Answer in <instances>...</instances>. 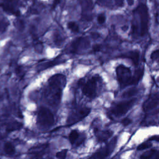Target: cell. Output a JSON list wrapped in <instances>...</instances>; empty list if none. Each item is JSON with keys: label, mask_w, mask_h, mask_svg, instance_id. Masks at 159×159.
Here are the masks:
<instances>
[{"label": "cell", "mask_w": 159, "mask_h": 159, "mask_svg": "<svg viewBox=\"0 0 159 159\" xmlns=\"http://www.w3.org/2000/svg\"><path fill=\"white\" fill-rule=\"evenodd\" d=\"M4 151L8 155H13L15 153V147L11 142H6L4 145Z\"/></svg>", "instance_id": "cell-16"}, {"label": "cell", "mask_w": 159, "mask_h": 159, "mask_svg": "<svg viewBox=\"0 0 159 159\" xmlns=\"http://www.w3.org/2000/svg\"><path fill=\"white\" fill-rule=\"evenodd\" d=\"M49 148V144H40L34 147H33L29 151V156L35 159H39L43 157L47 152Z\"/></svg>", "instance_id": "cell-8"}, {"label": "cell", "mask_w": 159, "mask_h": 159, "mask_svg": "<svg viewBox=\"0 0 159 159\" xmlns=\"http://www.w3.org/2000/svg\"><path fill=\"white\" fill-rule=\"evenodd\" d=\"M144 74V69L139 68L137 69L134 73V75L132 77L131 84H135L138 83L142 78Z\"/></svg>", "instance_id": "cell-14"}, {"label": "cell", "mask_w": 159, "mask_h": 159, "mask_svg": "<svg viewBox=\"0 0 159 159\" xmlns=\"http://www.w3.org/2000/svg\"><path fill=\"white\" fill-rule=\"evenodd\" d=\"M151 146H152V144L149 142H144L137 147V150L138 151H143V150L148 149V148H150Z\"/></svg>", "instance_id": "cell-22"}, {"label": "cell", "mask_w": 159, "mask_h": 159, "mask_svg": "<svg viewBox=\"0 0 159 159\" xmlns=\"http://www.w3.org/2000/svg\"><path fill=\"white\" fill-rule=\"evenodd\" d=\"M65 84V77L62 74H56L49 80L44 96L50 106L56 107L59 104Z\"/></svg>", "instance_id": "cell-1"}, {"label": "cell", "mask_w": 159, "mask_h": 159, "mask_svg": "<svg viewBox=\"0 0 159 159\" xmlns=\"http://www.w3.org/2000/svg\"><path fill=\"white\" fill-rule=\"evenodd\" d=\"M67 27L74 33H78L80 30L78 25L75 22H73V21H70V22L68 23Z\"/></svg>", "instance_id": "cell-19"}, {"label": "cell", "mask_w": 159, "mask_h": 159, "mask_svg": "<svg viewBox=\"0 0 159 159\" xmlns=\"http://www.w3.org/2000/svg\"><path fill=\"white\" fill-rule=\"evenodd\" d=\"M150 140H155L157 142H159V136L158 135H155V136H153L150 139Z\"/></svg>", "instance_id": "cell-27"}, {"label": "cell", "mask_w": 159, "mask_h": 159, "mask_svg": "<svg viewBox=\"0 0 159 159\" xmlns=\"http://www.w3.org/2000/svg\"><path fill=\"white\" fill-rule=\"evenodd\" d=\"M155 159H159V151H157L156 152H155Z\"/></svg>", "instance_id": "cell-28"}, {"label": "cell", "mask_w": 159, "mask_h": 159, "mask_svg": "<svg viewBox=\"0 0 159 159\" xmlns=\"http://www.w3.org/2000/svg\"><path fill=\"white\" fill-rule=\"evenodd\" d=\"M156 152L157 151L155 149H151L149 151H147L144 152L141 155V159H150L155 155Z\"/></svg>", "instance_id": "cell-20"}, {"label": "cell", "mask_w": 159, "mask_h": 159, "mask_svg": "<svg viewBox=\"0 0 159 159\" xmlns=\"http://www.w3.org/2000/svg\"><path fill=\"white\" fill-rule=\"evenodd\" d=\"M95 134L98 141L105 142L112 136L113 132L111 131H99L98 129H96Z\"/></svg>", "instance_id": "cell-11"}, {"label": "cell", "mask_w": 159, "mask_h": 159, "mask_svg": "<svg viewBox=\"0 0 159 159\" xmlns=\"http://www.w3.org/2000/svg\"><path fill=\"white\" fill-rule=\"evenodd\" d=\"M21 126H22V124L21 123L17 122H11L7 125L6 129L8 132H11L20 129L21 128Z\"/></svg>", "instance_id": "cell-15"}, {"label": "cell", "mask_w": 159, "mask_h": 159, "mask_svg": "<svg viewBox=\"0 0 159 159\" xmlns=\"http://www.w3.org/2000/svg\"><path fill=\"white\" fill-rule=\"evenodd\" d=\"M54 114L50 110L44 107L39 109L37 116V123L40 128H49L54 124Z\"/></svg>", "instance_id": "cell-3"}, {"label": "cell", "mask_w": 159, "mask_h": 159, "mask_svg": "<svg viewBox=\"0 0 159 159\" xmlns=\"http://www.w3.org/2000/svg\"><path fill=\"white\" fill-rule=\"evenodd\" d=\"M116 141V139L113 140L111 144L101 148V149H100L97 152H95L93 155H92L88 159H104L106 157L110 154L111 149L115 145Z\"/></svg>", "instance_id": "cell-9"}, {"label": "cell", "mask_w": 159, "mask_h": 159, "mask_svg": "<svg viewBox=\"0 0 159 159\" xmlns=\"http://www.w3.org/2000/svg\"><path fill=\"white\" fill-rule=\"evenodd\" d=\"M134 14L132 24V33L134 35L144 36L147 33L149 24V13L145 5L141 4L137 7Z\"/></svg>", "instance_id": "cell-2"}, {"label": "cell", "mask_w": 159, "mask_h": 159, "mask_svg": "<svg viewBox=\"0 0 159 159\" xmlns=\"http://www.w3.org/2000/svg\"><path fill=\"white\" fill-rule=\"evenodd\" d=\"M0 98H1V97H0Z\"/></svg>", "instance_id": "cell-31"}, {"label": "cell", "mask_w": 159, "mask_h": 159, "mask_svg": "<svg viewBox=\"0 0 159 159\" xmlns=\"http://www.w3.org/2000/svg\"><path fill=\"white\" fill-rule=\"evenodd\" d=\"M79 135H80V134L77 131L73 130V131H71V132L70 133L69 136H68V139H69L70 143L72 144H75L77 142V139L79 138Z\"/></svg>", "instance_id": "cell-18"}, {"label": "cell", "mask_w": 159, "mask_h": 159, "mask_svg": "<svg viewBox=\"0 0 159 159\" xmlns=\"http://www.w3.org/2000/svg\"><path fill=\"white\" fill-rule=\"evenodd\" d=\"M97 20H98V22L99 24H103L106 21V16H105V15L104 14H99L98 16Z\"/></svg>", "instance_id": "cell-24"}, {"label": "cell", "mask_w": 159, "mask_h": 159, "mask_svg": "<svg viewBox=\"0 0 159 159\" xmlns=\"http://www.w3.org/2000/svg\"><path fill=\"white\" fill-rule=\"evenodd\" d=\"M122 29H123V30H125V31H126L128 29V26H125L124 27H122Z\"/></svg>", "instance_id": "cell-29"}, {"label": "cell", "mask_w": 159, "mask_h": 159, "mask_svg": "<svg viewBox=\"0 0 159 159\" xmlns=\"http://www.w3.org/2000/svg\"><path fill=\"white\" fill-rule=\"evenodd\" d=\"M125 57H128L131 59L132 61L133 64L135 66L139 64V57H140V54L138 51L134 50V51H131L129 52L128 54H126Z\"/></svg>", "instance_id": "cell-13"}, {"label": "cell", "mask_w": 159, "mask_h": 159, "mask_svg": "<svg viewBox=\"0 0 159 159\" xmlns=\"http://www.w3.org/2000/svg\"><path fill=\"white\" fill-rule=\"evenodd\" d=\"M90 108L87 107H81L75 109L69 114L67 123L68 125H73L80 121L84 118H86L90 114Z\"/></svg>", "instance_id": "cell-6"}, {"label": "cell", "mask_w": 159, "mask_h": 159, "mask_svg": "<svg viewBox=\"0 0 159 159\" xmlns=\"http://www.w3.org/2000/svg\"><path fill=\"white\" fill-rule=\"evenodd\" d=\"M98 81V78L97 77H93L87 82H84L82 85L83 94L89 98H93L96 97Z\"/></svg>", "instance_id": "cell-7"}, {"label": "cell", "mask_w": 159, "mask_h": 159, "mask_svg": "<svg viewBox=\"0 0 159 159\" xmlns=\"http://www.w3.org/2000/svg\"><path fill=\"white\" fill-rule=\"evenodd\" d=\"M101 50V46L100 45H95L93 47V50L94 52H98Z\"/></svg>", "instance_id": "cell-26"}, {"label": "cell", "mask_w": 159, "mask_h": 159, "mask_svg": "<svg viewBox=\"0 0 159 159\" xmlns=\"http://www.w3.org/2000/svg\"><path fill=\"white\" fill-rule=\"evenodd\" d=\"M151 58L152 59V60L159 62V50L153 52L151 54Z\"/></svg>", "instance_id": "cell-23"}, {"label": "cell", "mask_w": 159, "mask_h": 159, "mask_svg": "<svg viewBox=\"0 0 159 159\" xmlns=\"http://www.w3.org/2000/svg\"><path fill=\"white\" fill-rule=\"evenodd\" d=\"M116 72L118 81L121 86L126 87L131 84L132 76L130 68L120 65L116 68Z\"/></svg>", "instance_id": "cell-5"}, {"label": "cell", "mask_w": 159, "mask_h": 159, "mask_svg": "<svg viewBox=\"0 0 159 159\" xmlns=\"http://www.w3.org/2000/svg\"><path fill=\"white\" fill-rule=\"evenodd\" d=\"M0 7H1L5 11L8 13L13 14L16 16H19L20 12L18 9H16L14 6L11 2H4L0 3Z\"/></svg>", "instance_id": "cell-10"}, {"label": "cell", "mask_w": 159, "mask_h": 159, "mask_svg": "<svg viewBox=\"0 0 159 159\" xmlns=\"http://www.w3.org/2000/svg\"><path fill=\"white\" fill-rule=\"evenodd\" d=\"M159 105V100L155 98H151L147 100L143 105L144 111L147 112L149 110H151L154 108H155Z\"/></svg>", "instance_id": "cell-12"}, {"label": "cell", "mask_w": 159, "mask_h": 159, "mask_svg": "<svg viewBox=\"0 0 159 159\" xmlns=\"http://www.w3.org/2000/svg\"><path fill=\"white\" fill-rule=\"evenodd\" d=\"M137 93H138V90H137L136 88H130L124 91L122 93V97L124 98H129L134 96V95H135Z\"/></svg>", "instance_id": "cell-17"}, {"label": "cell", "mask_w": 159, "mask_h": 159, "mask_svg": "<svg viewBox=\"0 0 159 159\" xmlns=\"http://www.w3.org/2000/svg\"><path fill=\"white\" fill-rule=\"evenodd\" d=\"M68 152L67 149H63L56 154V157L58 159H65Z\"/></svg>", "instance_id": "cell-21"}, {"label": "cell", "mask_w": 159, "mask_h": 159, "mask_svg": "<svg viewBox=\"0 0 159 159\" xmlns=\"http://www.w3.org/2000/svg\"><path fill=\"white\" fill-rule=\"evenodd\" d=\"M132 121L131 119H129V118H124L122 121V124L123 126H128L131 123Z\"/></svg>", "instance_id": "cell-25"}, {"label": "cell", "mask_w": 159, "mask_h": 159, "mask_svg": "<svg viewBox=\"0 0 159 159\" xmlns=\"http://www.w3.org/2000/svg\"><path fill=\"white\" fill-rule=\"evenodd\" d=\"M128 3L129 4V5H131L132 4H133V3H134V2H133V1H131V2H130V1L129 2V1H128Z\"/></svg>", "instance_id": "cell-30"}, {"label": "cell", "mask_w": 159, "mask_h": 159, "mask_svg": "<svg viewBox=\"0 0 159 159\" xmlns=\"http://www.w3.org/2000/svg\"><path fill=\"white\" fill-rule=\"evenodd\" d=\"M137 99L134 98L129 101L121 102L115 105L111 110L110 114L116 118L121 117L122 116L124 115L131 110L135 103Z\"/></svg>", "instance_id": "cell-4"}]
</instances>
